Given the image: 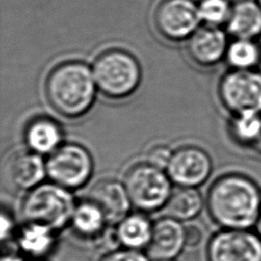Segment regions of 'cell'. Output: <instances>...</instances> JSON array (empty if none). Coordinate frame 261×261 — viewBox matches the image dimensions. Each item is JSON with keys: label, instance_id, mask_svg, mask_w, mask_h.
Returning a JSON list of instances; mask_svg holds the SVG:
<instances>
[{"label": "cell", "instance_id": "cell-24", "mask_svg": "<svg viewBox=\"0 0 261 261\" xmlns=\"http://www.w3.org/2000/svg\"><path fill=\"white\" fill-rule=\"evenodd\" d=\"M149 256L140 250L115 248L104 254L99 261H150Z\"/></svg>", "mask_w": 261, "mask_h": 261}, {"label": "cell", "instance_id": "cell-5", "mask_svg": "<svg viewBox=\"0 0 261 261\" xmlns=\"http://www.w3.org/2000/svg\"><path fill=\"white\" fill-rule=\"evenodd\" d=\"M122 182L133 207L143 213L164 209L172 194V181L166 171L146 161L132 165Z\"/></svg>", "mask_w": 261, "mask_h": 261}, {"label": "cell", "instance_id": "cell-30", "mask_svg": "<svg viewBox=\"0 0 261 261\" xmlns=\"http://www.w3.org/2000/svg\"><path fill=\"white\" fill-rule=\"evenodd\" d=\"M257 231L259 233V236L261 237V212H260V215H259V218L257 220Z\"/></svg>", "mask_w": 261, "mask_h": 261}, {"label": "cell", "instance_id": "cell-4", "mask_svg": "<svg viewBox=\"0 0 261 261\" xmlns=\"http://www.w3.org/2000/svg\"><path fill=\"white\" fill-rule=\"evenodd\" d=\"M75 205L70 190L53 181L42 182L25 193L20 214L24 221L38 222L58 232L69 225Z\"/></svg>", "mask_w": 261, "mask_h": 261}, {"label": "cell", "instance_id": "cell-12", "mask_svg": "<svg viewBox=\"0 0 261 261\" xmlns=\"http://www.w3.org/2000/svg\"><path fill=\"white\" fill-rule=\"evenodd\" d=\"M226 33L218 27L204 25L187 40V53L200 67H212L225 59L228 47Z\"/></svg>", "mask_w": 261, "mask_h": 261}, {"label": "cell", "instance_id": "cell-7", "mask_svg": "<svg viewBox=\"0 0 261 261\" xmlns=\"http://www.w3.org/2000/svg\"><path fill=\"white\" fill-rule=\"evenodd\" d=\"M217 94L221 105L231 114L261 113V70L231 68L219 80Z\"/></svg>", "mask_w": 261, "mask_h": 261}, {"label": "cell", "instance_id": "cell-27", "mask_svg": "<svg viewBox=\"0 0 261 261\" xmlns=\"http://www.w3.org/2000/svg\"><path fill=\"white\" fill-rule=\"evenodd\" d=\"M203 240V230L196 224L186 226V246L197 247Z\"/></svg>", "mask_w": 261, "mask_h": 261}, {"label": "cell", "instance_id": "cell-22", "mask_svg": "<svg viewBox=\"0 0 261 261\" xmlns=\"http://www.w3.org/2000/svg\"><path fill=\"white\" fill-rule=\"evenodd\" d=\"M225 59L232 69H256L261 63V46L257 40L234 39L228 44Z\"/></svg>", "mask_w": 261, "mask_h": 261}, {"label": "cell", "instance_id": "cell-6", "mask_svg": "<svg viewBox=\"0 0 261 261\" xmlns=\"http://www.w3.org/2000/svg\"><path fill=\"white\" fill-rule=\"evenodd\" d=\"M46 170L51 181L73 191L84 187L91 179L94 161L86 147L67 142L49 155Z\"/></svg>", "mask_w": 261, "mask_h": 261}, {"label": "cell", "instance_id": "cell-17", "mask_svg": "<svg viewBox=\"0 0 261 261\" xmlns=\"http://www.w3.org/2000/svg\"><path fill=\"white\" fill-rule=\"evenodd\" d=\"M57 232L47 225L25 221L15 232L18 250L31 258H44L54 248Z\"/></svg>", "mask_w": 261, "mask_h": 261}, {"label": "cell", "instance_id": "cell-9", "mask_svg": "<svg viewBox=\"0 0 261 261\" xmlns=\"http://www.w3.org/2000/svg\"><path fill=\"white\" fill-rule=\"evenodd\" d=\"M207 261H261V237L246 229L214 233L206 247Z\"/></svg>", "mask_w": 261, "mask_h": 261}, {"label": "cell", "instance_id": "cell-29", "mask_svg": "<svg viewBox=\"0 0 261 261\" xmlns=\"http://www.w3.org/2000/svg\"><path fill=\"white\" fill-rule=\"evenodd\" d=\"M253 150L256 151L257 153L261 154V137H260V139L258 140V142L256 143V145L253 147Z\"/></svg>", "mask_w": 261, "mask_h": 261}, {"label": "cell", "instance_id": "cell-23", "mask_svg": "<svg viewBox=\"0 0 261 261\" xmlns=\"http://www.w3.org/2000/svg\"><path fill=\"white\" fill-rule=\"evenodd\" d=\"M232 2L230 0H199L198 10L201 22L205 25H225L230 12Z\"/></svg>", "mask_w": 261, "mask_h": 261}, {"label": "cell", "instance_id": "cell-10", "mask_svg": "<svg viewBox=\"0 0 261 261\" xmlns=\"http://www.w3.org/2000/svg\"><path fill=\"white\" fill-rule=\"evenodd\" d=\"M212 169V159L204 149L187 145L172 152L165 171L172 184L197 188L210 177Z\"/></svg>", "mask_w": 261, "mask_h": 261}, {"label": "cell", "instance_id": "cell-13", "mask_svg": "<svg viewBox=\"0 0 261 261\" xmlns=\"http://www.w3.org/2000/svg\"><path fill=\"white\" fill-rule=\"evenodd\" d=\"M4 172L13 188L28 192L43 182L47 175L46 161L29 149L18 150L7 159Z\"/></svg>", "mask_w": 261, "mask_h": 261}, {"label": "cell", "instance_id": "cell-26", "mask_svg": "<svg viewBox=\"0 0 261 261\" xmlns=\"http://www.w3.org/2000/svg\"><path fill=\"white\" fill-rule=\"evenodd\" d=\"M15 226L14 221L12 219V216L9 215L8 212L5 210L1 213V241L5 243L7 240H9L12 236H15Z\"/></svg>", "mask_w": 261, "mask_h": 261}, {"label": "cell", "instance_id": "cell-31", "mask_svg": "<svg viewBox=\"0 0 261 261\" xmlns=\"http://www.w3.org/2000/svg\"><path fill=\"white\" fill-rule=\"evenodd\" d=\"M256 1H257V2H258V3H259V5H260V6H261V0H256Z\"/></svg>", "mask_w": 261, "mask_h": 261}, {"label": "cell", "instance_id": "cell-16", "mask_svg": "<svg viewBox=\"0 0 261 261\" xmlns=\"http://www.w3.org/2000/svg\"><path fill=\"white\" fill-rule=\"evenodd\" d=\"M225 27L234 39L257 40L261 37V6L256 0H236Z\"/></svg>", "mask_w": 261, "mask_h": 261}, {"label": "cell", "instance_id": "cell-11", "mask_svg": "<svg viewBox=\"0 0 261 261\" xmlns=\"http://www.w3.org/2000/svg\"><path fill=\"white\" fill-rule=\"evenodd\" d=\"M186 247V226L168 215L153 222L146 254L154 261L175 260Z\"/></svg>", "mask_w": 261, "mask_h": 261}, {"label": "cell", "instance_id": "cell-8", "mask_svg": "<svg viewBox=\"0 0 261 261\" xmlns=\"http://www.w3.org/2000/svg\"><path fill=\"white\" fill-rule=\"evenodd\" d=\"M157 33L169 42L187 41L200 27L198 2L195 0H160L153 12Z\"/></svg>", "mask_w": 261, "mask_h": 261}, {"label": "cell", "instance_id": "cell-20", "mask_svg": "<svg viewBox=\"0 0 261 261\" xmlns=\"http://www.w3.org/2000/svg\"><path fill=\"white\" fill-rule=\"evenodd\" d=\"M204 206V200L197 188L178 187L167 201L164 210L165 215L179 221H188L197 217Z\"/></svg>", "mask_w": 261, "mask_h": 261}, {"label": "cell", "instance_id": "cell-18", "mask_svg": "<svg viewBox=\"0 0 261 261\" xmlns=\"http://www.w3.org/2000/svg\"><path fill=\"white\" fill-rule=\"evenodd\" d=\"M69 225L80 238L94 240L104 233L109 223L98 204L87 197L76 202Z\"/></svg>", "mask_w": 261, "mask_h": 261}, {"label": "cell", "instance_id": "cell-2", "mask_svg": "<svg viewBox=\"0 0 261 261\" xmlns=\"http://www.w3.org/2000/svg\"><path fill=\"white\" fill-rule=\"evenodd\" d=\"M44 92L48 104L58 115L76 119L93 107L98 89L92 67L80 60H68L49 71Z\"/></svg>", "mask_w": 261, "mask_h": 261}, {"label": "cell", "instance_id": "cell-3", "mask_svg": "<svg viewBox=\"0 0 261 261\" xmlns=\"http://www.w3.org/2000/svg\"><path fill=\"white\" fill-rule=\"evenodd\" d=\"M98 92L111 100L132 96L142 82V67L137 57L121 48L101 52L92 64Z\"/></svg>", "mask_w": 261, "mask_h": 261}, {"label": "cell", "instance_id": "cell-28", "mask_svg": "<svg viewBox=\"0 0 261 261\" xmlns=\"http://www.w3.org/2000/svg\"><path fill=\"white\" fill-rule=\"evenodd\" d=\"M1 261H25V260L21 256H19V255L8 253V254L2 256Z\"/></svg>", "mask_w": 261, "mask_h": 261}, {"label": "cell", "instance_id": "cell-19", "mask_svg": "<svg viewBox=\"0 0 261 261\" xmlns=\"http://www.w3.org/2000/svg\"><path fill=\"white\" fill-rule=\"evenodd\" d=\"M153 222L143 212L128 213L114 227V236L120 247L146 250L152 234Z\"/></svg>", "mask_w": 261, "mask_h": 261}, {"label": "cell", "instance_id": "cell-15", "mask_svg": "<svg viewBox=\"0 0 261 261\" xmlns=\"http://www.w3.org/2000/svg\"><path fill=\"white\" fill-rule=\"evenodd\" d=\"M23 139L29 150L39 155H50L62 145L63 134L56 120L37 116L27 123Z\"/></svg>", "mask_w": 261, "mask_h": 261}, {"label": "cell", "instance_id": "cell-25", "mask_svg": "<svg viewBox=\"0 0 261 261\" xmlns=\"http://www.w3.org/2000/svg\"><path fill=\"white\" fill-rule=\"evenodd\" d=\"M172 152L167 146L158 144L153 146L147 153L146 162L149 164L158 167L160 169L166 170V167L170 161Z\"/></svg>", "mask_w": 261, "mask_h": 261}, {"label": "cell", "instance_id": "cell-32", "mask_svg": "<svg viewBox=\"0 0 261 261\" xmlns=\"http://www.w3.org/2000/svg\"><path fill=\"white\" fill-rule=\"evenodd\" d=\"M164 261H175V260H164Z\"/></svg>", "mask_w": 261, "mask_h": 261}, {"label": "cell", "instance_id": "cell-21", "mask_svg": "<svg viewBox=\"0 0 261 261\" xmlns=\"http://www.w3.org/2000/svg\"><path fill=\"white\" fill-rule=\"evenodd\" d=\"M228 129L238 145L253 149L261 137V113L245 111L232 114Z\"/></svg>", "mask_w": 261, "mask_h": 261}, {"label": "cell", "instance_id": "cell-14", "mask_svg": "<svg viewBox=\"0 0 261 261\" xmlns=\"http://www.w3.org/2000/svg\"><path fill=\"white\" fill-rule=\"evenodd\" d=\"M104 212L109 225H116L133 207L123 182L113 178H102L96 181L88 193Z\"/></svg>", "mask_w": 261, "mask_h": 261}, {"label": "cell", "instance_id": "cell-1", "mask_svg": "<svg viewBox=\"0 0 261 261\" xmlns=\"http://www.w3.org/2000/svg\"><path fill=\"white\" fill-rule=\"evenodd\" d=\"M211 219L225 229H248L259 218L261 191L250 177L227 173L217 177L206 196Z\"/></svg>", "mask_w": 261, "mask_h": 261}]
</instances>
